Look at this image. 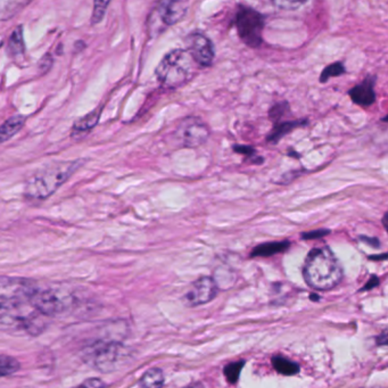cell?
I'll return each mask as SVG.
<instances>
[{
    "mask_svg": "<svg viewBox=\"0 0 388 388\" xmlns=\"http://www.w3.org/2000/svg\"><path fill=\"white\" fill-rule=\"evenodd\" d=\"M344 271L340 260L328 246L313 248L306 255L303 278L315 291H330L342 282Z\"/></svg>",
    "mask_w": 388,
    "mask_h": 388,
    "instance_id": "6da1fadb",
    "label": "cell"
},
{
    "mask_svg": "<svg viewBox=\"0 0 388 388\" xmlns=\"http://www.w3.org/2000/svg\"><path fill=\"white\" fill-rule=\"evenodd\" d=\"M82 159L69 161V162H56L40 168L27 181L24 195L32 201H45L48 199L62 185L74 175V172L82 165Z\"/></svg>",
    "mask_w": 388,
    "mask_h": 388,
    "instance_id": "7a4b0ae2",
    "label": "cell"
},
{
    "mask_svg": "<svg viewBox=\"0 0 388 388\" xmlns=\"http://www.w3.org/2000/svg\"><path fill=\"white\" fill-rule=\"evenodd\" d=\"M194 62L187 49H173L159 62L155 70L156 78L165 88H180L192 79Z\"/></svg>",
    "mask_w": 388,
    "mask_h": 388,
    "instance_id": "3957f363",
    "label": "cell"
},
{
    "mask_svg": "<svg viewBox=\"0 0 388 388\" xmlns=\"http://www.w3.org/2000/svg\"><path fill=\"white\" fill-rule=\"evenodd\" d=\"M124 346L117 338L96 340L82 350V360L101 373L115 371L124 358Z\"/></svg>",
    "mask_w": 388,
    "mask_h": 388,
    "instance_id": "277c9868",
    "label": "cell"
},
{
    "mask_svg": "<svg viewBox=\"0 0 388 388\" xmlns=\"http://www.w3.org/2000/svg\"><path fill=\"white\" fill-rule=\"evenodd\" d=\"M37 284L25 278L0 277V317L29 304Z\"/></svg>",
    "mask_w": 388,
    "mask_h": 388,
    "instance_id": "5b68a950",
    "label": "cell"
},
{
    "mask_svg": "<svg viewBox=\"0 0 388 388\" xmlns=\"http://www.w3.org/2000/svg\"><path fill=\"white\" fill-rule=\"evenodd\" d=\"M71 302L72 297L61 289L37 287L30 296L29 306L39 315L52 317L68 309Z\"/></svg>",
    "mask_w": 388,
    "mask_h": 388,
    "instance_id": "8992f818",
    "label": "cell"
},
{
    "mask_svg": "<svg viewBox=\"0 0 388 388\" xmlns=\"http://www.w3.org/2000/svg\"><path fill=\"white\" fill-rule=\"evenodd\" d=\"M235 25L243 43L253 48L262 45L264 17L261 13L250 7H240L236 15Z\"/></svg>",
    "mask_w": 388,
    "mask_h": 388,
    "instance_id": "52a82bcc",
    "label": "cell"
},
{
    "mask_svg": "<svg viewBox=\"0 0 388 388\" xmlns=\"http://www.w3.org/2000/svg\"><path fill=\"white\" fill-rule=\"evenodd\" d=\"M208 124L199 117H186L182 120L175 132V141L179 146L185 148H196L202 146L210 137Z\"/></svg>",
    "mask_w": 388,
    "mask_h": 388,
    "instance_id": "ba28073f",
    "label": "cell"
},
{
    "mask_svg": "<svg viewBox=\"0 0 388 388\" xmlns=\"http://www.w3.org/2000/svg\"><path fill=\"white\" fill-rule=\"evenodd\" d=\"M217 292H219V286L215 279L211 277H202L192 285L189 291L187 292L182 297V301L189 308L203 306L213 301L217 297Z\"/></svg>",
    "mask_w": 388,
    "mask_h": 388,
    "instance_id": "9c48e42d",
    "label": "cell"
},
{
    "mask_svg": "<svg viewBox=\"0 0 388 388\" xmlns=\"http://www.w3.org/2000/svg\"><path fill=\"white\" fill-rule=\"evenodd\" d=\"M187 50L194 61L201 66H210L215 57V49L210 38L199 32L187 36Z\"/></svg>",
    "mask_w": 388,
    "mask_h": 388,
    "instance_id": "30bf717a",
    "label": "cell"
},
{
    "mask_svg": "<svg viewBox=\"0 0 388 388\" xmlns=\"http://www.w3.org/2000/svg\"><path fill=\"white\" fill-rule=\"evenodd\" d=\"M157 10L165 27H171L184 19L188 10V0H162Z\"/></svg>",
    "mask_w": 388,
    "mask_h": 388,
    "instance_id": "8fae6325",
    "label": "cell"
},
{
    "mask_svg": "<svg viewBox=\"0 0 388 388\" xmlns=\"http://www.w3.org/2000/svg\"><path fill=\"white\" fill-rule=\"evenodd\" d=\"M375 81L373 78L368 77L364 82L360 83L354 88H352L349 92L350 97L355 104L362 107L370 106L376 101V94H375Z\"/></svg>",
    "mask_w": 388,
    "mask_h": 388,
    "instance_id": "7c38bea8",
    "label": "cell"
},
{
    "mask_svg": "<svg viewBox=\"0 0 388 388\" xmlns=\"http://www.w3.org/2000/svg\"><path fill=\"white\" fill-rule=\"evenodd\" d=\"M101 113V108H98V110H92V113L87 114L86 117L78 120L72 127V137H83L92 131V129L97 126Z\"/></svg>",
    "mask_w": 388,
    "mask_h": 388,
    "instance_id": "4fadbf2b",
    "label": "cell"
},
{
    "mask_svg": "<svg viewBox=\"0 0 388 388\" xmlns=\"http://www.w3.org/2000/svg\"><path fill=\"white\" fill-rule=\"evenodd\" d=\"M291 247L289 240L284 242L264 243V244L257 245V247L252 251V257H273L275 254L284 253Z\"/></svg>",
    "mask_w": 388,
    "mask_h": 388,
    "instance_id": "5bb4252c",
    "label": "cell"
},
{
    "mask_svg": "<svg viewBox=\"0 0 388 388\" xmlns=\"http://www.w3.org/2000/svg\"><path fill=\"white\" fill-rule=\"evenodd\" d=\"M32 0H0V21H8L24 10Z\"/></svg>",
    "mask_w": 388,
    "mask_h": 388,
    "instance_id": "9a60e30c",
    "label": "cell"
},
{
    "mask_svg": "<svg viewBox=\"0 0 388 388\" xmlns=\"http://www.w3.org/2000/svg\"><path fill=\"white\" fill-rule=\"evenodd\" d=\"M25 120L27 117L23 115H15L5 121L0 126V144H3L14 137L24 126Z\"/></svg>",
    "mask_w": 388,
    "mask_h": 388,
    "instance_id": "2e32d148",
    "label": "cell"
},
{
    "mask_svg": "<svg viewBox=\"0 0 388 388\" xmlns=\"http://www.w3.org/2000/svg\"><path fill=\"white\" fill-rule=\"evenodd\" d=\"M7 49H8V54L13 59H21L24 56V36H23V28L21 25L15 28V30L13 31L12 34H10Z\"/></svg>",
    "mask_w": 388,
    "mask_h": 388,
    "instance_id": "e0dca14e",
    "label": "cell"
},
{
    "mask_svg": "<svg viewBox=\"0 0 388 388\" xmlns=\"http://www.w3.org/2000/svg\"><path fill=\"white\" fill-rule=\"evenodd\" d=\"M272 366L275 371L282 376H295L300 373L301 369L300 364L289 359L284 358L282 355H275L272 358Z\"/></svg>",
    "mask_w": 388,
    "mask_h": 388,
    "instance_id": "ac0fdd59",
    "label": "cell"
},
{
    "mask_svg": "<svg viewBox=\"0 0 388 388\" xmlns=\"http://www.w3.org/2000/svg\"><path fill=\"white\" fill-rule=\"evenodd\" d=\"M304 124H306V121H302V122H300V121H288V122L277 123L271 134L266 138V141L272 143V144H275V143H278L287 134L293 131L294 129L297 128V127L304 126Z\"/></svg>",
    "mask_w": 388,
    "mask_h": 388,
    "instance_id": "d6986e66",
    "label": "cell"
},
{
    "mask_svg": "<svg viewBox=\"0 0 388 388\" xmlns=\"http://www.w3.org/2000/svg\"><path fill=\"white\" fill-rule=\"evenodd\" d=\"M165 378L162 370L159 368H152L147 370L139 380V386L147 388L162 387Z\"/></svg>",
    "mask_w": 388,
    "mask_h": 388,
    "instance_id": "ffe728a7",
    "label": "cell"
},
{
    "mask_svg": "<svg viewBox=\"0 0 388 388\" xmlns=\"http://www.w3.org/2000/svg\"><path fill=\"white\" fill-rule=\"evenodd\" d=\"M20 368L21 364L17 359L13 358L10 355L0 354V378L17 373Z\"/></svg>",
    "mask_w": 388,
    "mask_h": 388,
    "instance_id": "44dd1931",
    "label": "cell"
},
{
    "mask_svg": "<svg viewBox=\"0 0 388 388\" xmlns=\"http://www.w3.org/2000/svg\"><path fill=\"white\" fill-rule=\"evenodd\" d=\"M244 366V360H239L237 362H231V364H227L226 367L224 368V375L226 376L228 382L236 384V382H238Z\"/></svg>",
    "mask_w": 388,
    "mask_h": 388,
    "instance_id": "7402d4cb",
    "label": "cell"
},
{
    "mask_svg": "<svg viewBox=\"0 0 388 388\" xmlns=\"http://www.w3.org/2000/svg\"><path fill=\"white\" fill-rule=\"evenodd\" d=\"M110 0H94V10L92 14V24L101 23L110 6Z\"/></svg>",
    "mask_w": 388,
    "mask_h": 388,
    "instance_id": "603a6c76",
    "label": "cell"
},
{
    "mask_svg": "<svg viewBox=\"0 0 388 388\" xmlns=\"http://www.w3.org/2000/svg\"><path fill=\"white\" fill-rule=\"evenodd\" d=\"M345 73V68L342 63H335V64H330L328 68L324 69L321 73L320 81L321 82H326L330 78L338 77Z\"/></svg>",
    "mask_w": 388,
    "mask_h": 388,
    "instance_id": "cb8c5ba5",
    "label": "cell"
},
{
    "mask_svg": "<svg viewBox=\"0 0 388 388\" xmlns=\"http://www.w3.org/2000/svg\"><path fill=\"white\" fill-rule=\"evenodd\" d=\"M308 0H272L275 6L285 10H295L302 7Z\"/></svg>",
    "mask_w": 388,
    "mask_h": 388,
    "instance_id": "d4e9b609",
    "label": "cell"
},
{
    "mask_svg": "<svg viewBox=\"0 0 388 388\" xmlns=\"http://www.w3.org/2000/svg\"><path fill=\"white\" fill-rule=\"evenodd\" d=\"M52 63H54V59H52V55H50V54H46V55H43V59H40L39 62L40 73H47V72H48V71L52 69Z\"/></svg>",
    "mask_w": 388,
    "mask_h": 388,
    "instance_id": "484cf974",
    "label": "cell"
},
{
    "mask_svg": "<svg viewBox=\"0 0 388 388\" xmlns=\"http://www.w3.org/2000/svg\"><path fill=\"white\" fill-rule=\"evenodd\" d=\"M330 230L327 229H319L313 230V231H309V233H303L302 238L306 239V240H313V239H319L321 237H324V236L329 235Z\"/></svg>",
    "mask_w": 388,
    "mask_h": 388,
    "instance_id": "4316f807",
    "label": "cell"
},
{
    "mask_svg": "<svg viewBox=\"0 0 388 388\" xmlns=\"http://www.w3.org/2000/svg\"><path fill=\"white\" fill-rule=\"evenodd\" d=\"M233 150L236 153L244 154V155L250 156L252 161L255 159V150L251 146H242V145H236L233 146Z\"/></svg>",
    "mask_w": 388,
    "mask_h": 388,
    "instance_id": "83f0119b",
    "label": "cell"
},
{
    "mask_svg": "<svg viewBox=\"0 0 388 388\" xmlns=\"http://www.w3.org/2000/svg\"><path fill=\"white\" fill-rule=\"evenodd\" d=\"M105 385H106V384H105L101 379L98 378H89L87 379L86 382H83L82 384H81V386H83V387L89 388L103 387V386Z\"/></svg>",
    "mask_w": 388,
    "mask_h": 388,
    "instance_id": "f1b7e54d",
    "label": "cell"
},
{
    "mask_svg": "<svg viewBox=\"0 0 388 388\" xmlns=\"http://www.w3.org/2000/svg\"><path fill=\"white\" fill-rule=\"evenodd\" d=\"M378 277H377V275H371L369 280H368L367 284L364 285V288H362V289H360V292L370 291V289H373V288L376 287V286H378Z\"/></svg>",
    "mask_w": 388,
    "mask_h": 388,
    "instance_id": "f546056e",
    "label": "cell"
},
{
    "mask_svg": "<svg viewBox=\"0 0 388 388\" xmlns=\"http://www.w3.org/2000/svg\"><path fill=\"white\" fill-rule=\"evenodd\" d=\"M360 240L362 242L366 243V244L371 245L373 247L378 248L380 247V240L377 238H369L367 236H361Z\"/></svg>",
    "mask_w": 388,
    "mask_h": 388,
    "instance_id": "4dcf8cb0",
    "label": "cell"
},
{
    "mask_svg": "<svg viewBox=\"0 0 388 388\" xmlns=\"http://www.w3.org/2000/svg\"><path fill=\"white\" fill-rule=\"evenodd\" d=\"M377 345L385 346L387 344V330H382V333H379V336L376 338Z\"/></svg>",
    "mask_w": 388,
    "mask_h": 388,
    "instance_id": "1f68e13d",
    "label": "cell"
},
{
    "mask_svg": "<svg viewBox=\"0 0 388 388\" xmlns=\"http://www.w3.org/2000/svg\"><path fill=\"white\" fill-rule=\"evenodd\" d=\"M387 259V254L384 253L382 255H373V257H369V260H376V261H386Z\"/></svg>",
    "mask_w": 388,
    "mask_h": 388,
    "instance_id": "d6a6232c",
    "label": "cell"
},
{
    "mask_svg": "<svg viewBox=\"0 0 388 388\" xmlns=\"http://www.w3.org/2000/svg\"><path fill=\"white\" fill-rule=\"evenodd\" d=\"M387 217H388L387 213H385V215H384V219H382V226L385 227V228H386V224H386V219H387Z\"/></svg>",
    "mask_w": 388,
    "mask_h": 388,
    "instance_id": "836d02e7",
    "label": "cell"
}]
</instances>
